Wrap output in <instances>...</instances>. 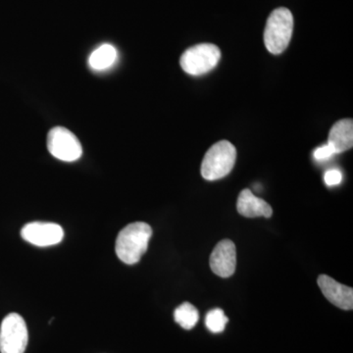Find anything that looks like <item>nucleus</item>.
<instances>
[{
	"mask_svg": "<svg viewBox=\"0 0 353 353\" xmlns=\"http://www.w3.org/2000/svg\"><path fill=\"white\" fill-rule=\"evenodd\" d=\"M328 143L333 148L334 153H341L352 148L353 122L352 119L339 121L332 127L329 134Z\"/></svg>",
	"mask_w": 353,
	"mask_h": 353,
	"instance_id": "9b49d317",
	"label": "nucleus"
},
{
	"mask_svg": "<svg viewBox=\"0 0 353 353\" xmlns=\"http://www.w3.org/2000/svg\"><path fill=\"white\" fill-rule=\"evenodd\" d=\"M334 154H336V153H334L333 148L329 143L321 146V148H318L314 152V157L317 160H326L333 157Z\"/></svg>",
	"mask_w": 353,
	"mask_h": 353,
	"instance_id": "dca6fc26",
	"label": "nucleus"
},
{
	"mask_svg": "<svg viewBox=\"0 0 353 353\" xmlns=\"http://www.w3.org/2000/svg\"><path fill=\"white\" fill-rule=\"evenodd\" d=\"M236 208L241 215L248 218H270L273 209L263 199L255 196L252 190L245 189L241 192L236 202Z\"/></svg>",
	"mask_w": 353,
	"mask_h": 353,
	"instance_id": "9d476101",
	"label": "nucleus"
},
{
	"mask_svg": "<svg viewBox=\"0 0 353 353\" xmlns=\"http://www.w3.org/2000/svg\"><path fill=\"white\" fill-rule=\"evenodd\" d=\"M152 236V227L143 222L132 223L118 234L115 250L118 259L125 264L138 263L146 252Z\"/></svg>",
	"mask_w": 353,
	"mask_h": 353,
	"instance_id": "f257e3e1",
	"label": "nucleus"
},
{
	"mask_svg": "<svg viewBox=\"0 0 353 353\" xmlns=\"http://www.w3.org/2000/svg\"><path fill=\"white\" fill-rule=\"evenodd\" d=\"M174 317L183 329L192 330L199 322V314L192 304L185 303L176 309Z\"/></svg>",
	"mask_w": 353,
	"mask_h": 353,
	"instance_id": "ddd939ff",
	"label": "nucleus"
},
{
	"mask_svg": "<svg viewBox=\"0 0 353 353\" xmlns=\"http://www.w3.org/2000/svg\"><path fill=\"white\" fill-rule=\"evenodd\" d=\"M236 159V148L230 141H218L209 148L203 158L201 175L205 180H220L233 170Z\"/></svg>",
	"mask_w": 353,
	"mask_h": 353,
	"instance_id": "7ed1b4c3",
	"label": "nucleus"
},
{
	"mask_svg": "<svg viewBox=\"0 0 353 353\" xmlns=\"http://www.w3.org/2000/svg\"><path fill=\"white\" fill-rule=\"evenodd\" d=\"M228 322H229V319L225 315L224 311L220 308L213 309V310L209 311L206 315V327L212 333H222L226 328Z\"/></svg>",
	"mask_w": 353,
	"mask_h": 353,
	"instance_id": "4468645a",
	"label": "nucleus"
},
{
	"mask_svg": "<svg viewBox=\"0 0 353 353\" xmlns=\"http://www.w3.org/2000/svg\"><path fill=\"white\" fill-rule=\"evenodd\" d=\"M211 270L222 278L234 275L236 267V250L233 241H221L210 255Z\"/></svg>",
	"mask_w": 353,
	"mask_h": 353,
	"instance_id": "6e6552de",
	"label": "nucleus"
},
{
	"mask_svg": "<svg viewBox=\"0 0 353 353\" xmlns=\"http://www.w3.org/2000/svg\"><path fill=\"white\" fill-rule=\"evenodd\" d=\"M21 236L32 245L46 248L57 245L63 240L64 231L54 223L32 222L23 228Z\"/></svg>",
	"mask_w": 353,
	"mask_h": 353,
	"instance_id": "0eeeda50",
	"label": "nucleus"
},
{
	"mask_svg": "<svg viewBox=\"0 0 353 353\" xmlns=\"http://www.w3.org/2000/svg\"><path fill=\"white\" fill-rule=\"evenodd\" d=\"M317 282L323 294L330 303H333L336 307L343 309V310H352V288L341 285L327 275H320Z\"/></svg>",
	"mask_w": 353,
	"mask_h": 353,
	"instance_id": "1a4fd4ad",
	"label": "nucleus"
},
{
	"mask_svg": "<svg viewBox=\"0 0 353 353\" xmlns=\"http://www.w3.org/2000/svg\"><path fill=\"white\" fill-rule=\"evenodd\" d=\"M117 59V50L112 44L104 43L92 51L88 57V66L94 71H105L113 67Z\"/></svg>",
	"mask_w": 353,
	"mask_h": 353,
	"instance_id": "f8f14e48",
	"label": "nucleus"
},
{
	"mask_svg": "<svg viewBox=\"0 0 353 353\" xmlns=\"http://www.w3.org/2000/svg\"><path fill=\"white\" fill-rule=\"evenodd\" d=\"M294 31V17L285 7L275 9L267 20L264 43L272 54H281L289 46Z\"/></svg>",
	"mask_w": 353,
	"mask_h": 353,
	"instance_id": "f03ea898",
	"label": "nucleus"
},
{
	"mask_svg": "<svg viewBox=\"0 0 353 353\" xmlns=\"http://www.w3.org/2000/svg\"><path fill=\"white\" fill-rule=\"evenodd\" d=\"M221 59L219 48L212 43H201L188 48L180 59L181 67L192 76L203 75L217 66Z\"/></svg>",
	"mask_w": 353,
	"mask_h": 353,
	"instance_id": "20e7f679",
	"label": "nucleus"
},
{
	"mask_svg": "<svg viewBox=\"0 0 353 353\" xmlns=\"http://www.w3.org/2000/svg\"><path fill=\"white\" fill-rule=\"evenodd\" d=\"M29 334L22 316L10 313L4 318L0 326V352L24 353Z\"/></svg>",
	"mask_w": 353,
	"mask_h": 353,
	"instance_id": "39448f33",
	"label": "nucleus"
},
{
	"mask_svg": "<svg viewBox=\"0 0 353 353\" xmlns=\"http://www.w3.org/2000/svg\"><path fill=\"white\" fill-rule=\"evenodd\" d=\"M48 148L52 157L65 162L77 161L83 154L80 141L63 127L53 128L48 132Z\"/></svg>",
	"mask_w": 353,
	"mask_h": 353,
	"instance_id": "423d86ee",
	"label": "nucleus"
},
{
	"mask_svg": "<svg viewBox=\"0 0 353 353\" xmlns=\"http://www.w3.org/2000/svg\"><path fill=\"white\" fill-rule=\"evenodd\" d=\"M341 180H343V175H341V171L336 170V169L327 171L326 174H325V183L329 187L339 185V183H341Z\"/></svg>",
	"mask_w": 353,
	"mask_h": 353,
	"instance_id": "2eb2a0df",
	"label": "nucleus"
}]
</instances>
